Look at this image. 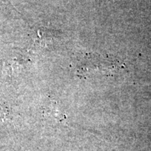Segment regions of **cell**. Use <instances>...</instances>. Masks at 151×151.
I'll return each mask as SVG.
<instances>
[{
	"label": "cell",
	"instance_id": "1",
	"mask_svg": "<svg viewBox=\"0 0 151 151\" xmlns=\"http://www.w3.org/2000/svg\"><path fill=\"white\" fill-rule=\"evenodd\" d=\"M0 3H1L2 4H8L9 2L7 0H0Z\"/></svg>",
	"mask_w": 151,
	"mask_h": 151
}]
</instances>
